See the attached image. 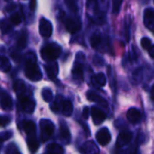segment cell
<instances>
[{"label": "cell", "mask_w": 154, "mask_h": 154, "mask_svg": "<svg viewBox=\"0 0 154 154\" xmlns=\"http://www.w3.org/2000/svg\"><path fill=\"white\" fill-rule=\"evenodd\" d=\"M24 73L32 81H39L42 78V73L37 64V57L33 51H29L25 55Z\"/></svg>", "instance_id": "obj_1"}, {"label": "cell", "mask_w": 154, "mask_h": 154, "mask_svg": "<svg viewBox=\"0 0 154 154\" xmlns=\"http://www.w3.org/2000/svg\"><path fill=\"white\" fill-rule=\"evenodd\" d=\"M61 51V47L58 43H47L43 45L41 49V57L43 60L51 62L60 56Z\"/></svg>", "instance_id": "obj_2"}, {"label": "cell", "mask_w": 154, "mask_h": 154, "mask_svg": "<svg viewBox=\"0 0 154 154\" xmlns=\"http://www.w3.org/2000/svg\"><path fill=\"white\" fill-rule=\"evenodd\" d=\"M85 60H86V56L83 52L79 51L77 53L76 55V60H75V62H74V66H73V69H72V71H71V74H72V78H73V80L79 84L83 81V74H84V70H83V68H84V62H85Z\"/></svg>", "instance_id": "obj_3"}, {"label": "cell", "mask_w": 154, "mask_h": 154, "mask_svg": "<svg viewBox=\"0 0 154 154\" xmlns=\"http://www.w3.org/2000/svg\"><path fill=\"white\" fill-rule=\"evenodd\" d=\"M41 126V137L42 142H46L54 132V125L52 122L47 119H42L40 122Z\"/></svg>", "instance_id": "obj_4"}, {"label": "cell", "mask_w": 154, "mask_h": 154, "mask_svg": "<svg viewBox=\"0 0 154 154\" xmlns=\"http://www.w3.org/2000/svg\"><path fill=\"white\" fill-rule=\"evenodd\" d=\"M65 26L69 32L70 33H76L80 31L82 23L80 19L78 16H69L65 21Z\"/></svg>", "instance_id": "obj_5"}, {"label": "cell", "mask_w": 154, "mask_h": 154, "mask_svg": "<svg viewBox=\"0 0 154 154\" xmlns=\"http://www.w3.org/2000/svg\"><path fill=\"white\" fill-rule=\"evenodd\" d=\"M87 7L89 13L93 14L92 15L95 16V18H97V20L98 21V23H104V19H103V14L99 9V4H98V0H87Z\"/></svg>", "instance_id": "obj_6"}, {"label": "cell", "mask_w": 154, "mask_h": 154, "mask_svg": "<svg viewBox=\"0 0 154 154\" xmlns=\"http://www.w3.org/2000/svg\"><path fill=\"white\" fill-rule=\"evenodd\" d=\"M52 31H53V27L51 23L46 18H42L39 23V32L41 36L44 38H49L51 36Z\"/></svg>", "instance_id": "obj_7"}, {"label": "cell", "mask_w": 154, "mask_h": 154, "mask_svg": "<svg viewBox=\"0 0 154 154\" xmlns=\"http://www.w3.org/2000/svg\"><path fill=\"white\" fill-rule=\"evenodd\" d=\"M18 99H19V103L21 105L22 109L25 113L32 114L34 111L35 103H34V101L31 97H27L25 95H22V96L18 97Z\"/></svg>", "instance_id": "obj_8"}, {"label": "cell", "mask_w": 154, "mask_h": 154, "mask_svg": "<svg viewBox=\"0 0 154 154\" xmlns=\"http://www.w3.org/2000/svg\"><path fill=\"white\" fill-rule=\"evenodd\" d=\"M96 139L97 141V143L102 145V146H106L107 145L110 141H111V134L109 132V130L107 128H102L100 129L97 135H96Z\"/></svg>", "instance_id": "obj_9"}, {"label": "cell", "mask_w": 154, "mask_h": 154, "mask_svg": "<svg viewBox=\"0 0 154 154\" xmlns=\"http://www.w3.org/2000/svg\"><path fill=\"white\" fill-rule=\"evenodd\" d=\"M143 23L144 25L154 33V9L146 8L143 13Z\"/></svg>", "instance_id": "obj_10"}, {"label": "cell", "mask_w": 154, "mask_h": 154, "mask_svg": "<svg viewBox=\"0 0 154 154\" xmlns=\"http://www.w3.org/2000/svg\"><path fill=\"white\" fill-rule=\"evenodd\" d=\"M90 113H91V116H92L93 122H94V124L96 125H98L102 124L106 120V114L102 110H100L99 108H97L96 106H93L91 108V112Z\"/></svg>", "instance_id": "obj_11"}, {"label": "cell", "mask_w": 154, "mask_h": 154, "mask_svg": "<svg viewBox=\"0 0 154 154\" xmlns=\"http://www.w3.org/2000/svg\"><path fill=\"white\" fill-rule=\"evenodd\" d=\"M46 74L50 79H55L59 73V66L55 61H51L44 66Z\"/></svg>", "instance_id": "obj_12"}, {"label": "cell", "mask_w": 154, "mask_h": 154, "mask_svg": "<svg viewBox=\"0 0 154 154\" xmlns=\"http://www.w3.org/2000/svg\"><path fill=\"white\" fill-rule=\"evenodd\" d=\"M89 42H90L92 48L97 49V50L100 49L103 46V44H104V40H103V36H102L101 32H94L90 36Z\"/></svg>", "instance_id": "obj_13"}, {"label": "cell", "mask_w": 154, "mask_h": 154, "mask_svg": "<svg viewBox=\"0 0 154 154\" xmlns=\"http://www.w3.org/2000/svg\"><path fill=\"white\" fill-rule=\"evenodd\" d=\"M132 138H133V134L131 132H127V131L122 132L117 137L116 146L118 148H120V147H123V146L128 144L131 142Z\"/></svg>", "instance_id": "obj_14"}, {"label": "cell", "mask_w": 154, "mask_h": 154, "mask_svg": "<svg viewBox=\"0 0 154 154\" xmlns=\"http://www.w3.org/2000/svg\"><path fill=\"white\" fill-rule=\"evenodd\" d=\"M126 117L131 124H137L141 121V113L138 109L133 107L127 111Z\"/></svg>", "instance_id": "obj_15"}, {"label": "cell", "mask_w": 154, "mask_h": 154, "mask_svg": "<svg viewBox=\"0 0 154 154\" xmlns=\"http://www.w3.org/2000/svg\"><path fill=\"white\" fill-rule=\"evenodd\" d=\"M1 107L3 110H10L13 107L12 97L4 91H2L1 94Z\"/></svg>", "instance_id": "obj_16"}, {"label": "cell", "mask_w": 154, "mask_h": 154, "mask_svg": "<svg viewBox=\"0 0 154 154\" xmlns=\"http://www.w3.org/2000/svg\"><path fill=\"white\" fill-rule=\"evenodd\" d=\"M80 152L82 154H97L98 149L94 143L88 142L81 147Z\"/></svg>", "instance_id": "obj_17"}, {"label": "cell", "mask_w": 154, "mask_h": 154, "mask_svg": "<svg viewBox=\"0 0 154 154\" xmlns=\"http://www.w3.org/2000/svg\"><path fill=\"white\" fill-rule=\"evenodd\" d=\"M87 97L89 101L91 102H94V103H97V104H99V105H102L104 106H107V102L105 98H103L102 97L98 96L97 94L94 93V92H88L87 93Z\"/></svg>", "instance_id": "obj_18"}, {"label": "cell", "mask_w": 154, "mask_h": 154, "mask_svg": "<svg viewBox=\"0 0 154 154\" xmlns=\"http://www.w3.org/2000/svg\"><path fill=\"white\" fill-rule=\"evenodd\" d=\"M27 145H28V148H29L31 153L33 154L38 151L39 146H40V143H39L38 139L36 138V136L32 135L27 140Z\"/></svg>", "instance_id": "obj_19"}, {"label": "cell", "mask_w": 154, "mask_h": 154, "mask_svg": "<svg viewBox=\"0 0 154 154\" xmlns=\"http://www.w3.org/2000/svg\"><path fill=\"white\" fill-rule=\"evenodd\" d=\"M14 89L15 91V93L17 94V96H22L25 94L26 91V86L24 84V82L21 79H17L15 80V82L14 83Z\"/></svg>", "instance_id": "obj_20"}, {"label": "cell", "mask_w": 154, "mask_h": 154, "mask_svg": "<svg viewBox=\"0 0 154 154\" xmlns=\"http://www.w3.org/2000/svg\"><path fill=\"white\" fill-rule=\"evenodd\" d=\"M23 130L26 133V134L32 136L34 135L35 131H36V125L32 121H25L23 123Z\"/></svg>", "instance_id": "obj_21"}, {"label": "cell", "mask_w": 154, "mask_h": 154, "mask_svg": "<svg viewBox=\"0 0 154 154\" xmlns=\"http://www.w3.org/2000/svg\"><path fill=\"white\" fill-rule=\"evenodd\" d=\"M60 134L61 138L64 140V142H66L67 143H69V140H70V133H69V130L67 127L66 124H63V123L60 124Z\"/></svg>", "instance_id": "obj_22"}, {"label": "cell", "mask_w": 154, "mask_h": 154, "mask_svg": "<svg viewBox=\"0 0 154 154\" xmlns=\"http://www.w3.org/2000/svg\"><path fill=\"white\" fill-rule=\"evenodd\" d=\"M27 40H28V37H27V33L26 32H22L20 33V35L18 36L17 38V41H16V45H17V48L19 49H24L27 45Z\"/></svg>", "instance_id": "obj_23"}, {"label": "cell", "mask_w": 154, "mask_h": 154, "mask_svg": "<svg viewBox=\"0 0 154 154\" xmlns=\"http://www.w3.org/2000/svg\"><path fill=\"white\" fill-rule=\"evenodd\" d=\"M61 110L62 113L65 116H70L73 111V106L72 104L69 100H63L62 106H61Z\"/></svg>", "instance_id": "obj_24"}, {"label": "cell", "mask_w": 154, "mask_h": 154, "mask_svg": "<svg viewBox=\"0 0 154 154\" xmlns=\"http://www.w3.org/2000/svg\"><path fill=\"white\" fill-rule=\"evenodd\" d=\"M92 80L95 84L98 85L99 87H104L106 85V78L103 73H97L93 78Z\"/></svg>", "instance_id": "obj_25"}, {"label": "cell", "mask_w": 154, "mask_h": 154, "mask_svg": "<svg viewBox=\"0 0 154 154\" xmlns=\"http://www.w3.org/2000/svg\"><path fill=\"white\" fill-rule=\"evenodd\" d=\"M131 25H132L131 18L126 17L125 20V24H124V32H125V35L127 42H129L131 39Z\"/></svg>", "instance_id": "obj_26"}, {"label": "cell", "mask_w": 154, "mask_h": 154, "mask_svg": "<svg viewBox=\"0 0 154 154\" xmlns=\"http://www.w3.org/2000/svg\"><path fill=\"white\" fill-rule=\"evenodd\" d=\"M0 67H1V70L3 72H8L11 69V63L9 61V60L5 57V56H1L0 57Z\"/></svg>", "instance_id": "obj_27"}, {"label": "cell", "mask_w": 154, "mask_h": 154, "mask_svg": "<svg viewBox=\"0 0 154 154\" xmlns=\"http://www.w3.org/2000/svg\"><path fill=\"white\" fill-rule=\"evenodd\" d=\"M47 154H63V149L61 148V146L56 143H52L48 146Z\"/></svg>", "instance_id": "obj_28"}, {"label": "cell", "mask_w": 154, "mask_h": 154, "mask_svg": "<svg viewBox=\"0 0 154 154\" xmlns=\"http://www.w3.org/2000/svg\"><path fill=\"white\" fill-rule=\"evenodd\" d=\"M1 31L3 34L8 33L12 31V23L11 22H6L5 19L1 21Z\"/></svg>", "instance_id": "obj_29"}, {"label": "cell", "mask_w": 154, "mask_h": 154, "mask_svg": "<svg viewBox=\"0 0 154 154\" xmlns=\"http://www.w3.org/2000/svg\"><path fill=\"white\" fill-rule=\"evenodd\" d=\"M65 5H67V7L74 13H77L79 11V7H78V4L76 2V0H64Z\"/></svg>", "instance_id": "obj_30"}, {"label": "cell", "mask_w": 154, "mask_h": 154, "mask_svg": "<svg viewBox=\"0 0 154 154\" xmlns=\"http://www.w3.org/2000/svg\"><path fill=\"white\" fill-rule=\"evenodd\" d=\"M124 0H112L113 3V7H112V12L114 14H118L121 9V5L123 4Z\"/></svg>", "instance_id": "obj_31"}, {"label": "cell", "mask_w": 154, "mask_h": 154, "mask_svg": "<svg viewBox=\"0 0 154 154\" xmlns=\"http://www.w3.org/2000/svg\"><path fill=\"white\" fill-rule=\"evenodd\" d=\"M42 98L46 101V102H50L51 101L52 99V92L50 88H43L42 91Z\"/></svg>", "instance_id": "obj_32"}, {"label": "cell", "mask_w": 154, "mask_h": 154, "mask_svg": "<svg viewBox=\"0 0 154 154\" xmlns=\"http://www.w3.org/2000/svg\"><path fill=\"white\" fill-rule=\"evenodd\" d=\"M143 68H139L137 69L134 74H133V78H134V80H135L137 83L140 82L143 79Z\"/></svg>", "instance_id": "obj_33"}, {"label": "cell", "mask_w": 154, "mask_h": 154, "mask_svg": "<svg viewBox=\"0 0 154 154\" xmlns=\"http://www.w3.org/2000/svg\"><path fill=\"white\" fill-rule=\"evenodd\" d=\"M10 22L12 23V24L14 25H18L20 24V23L22 22V17L20 15L19 13H14L10 16Z\"/></svg>", "instance_id": "obj_34"}, {"label": "cell", "mask_w": 154, "mask_h": 154, "mask_svg": "<svg viewBox=\"0 0 154 154\" xmlns=\"http://www.w3.org/2000/svg\"><path fill=\"white\" fill-rule=\"evenodd\" d=\"M138 55H139L138 48H136L135 46H133L132 51L129 53V59H130V60L131 61H136L138 60Z\"/></svg>", "instance_id": "obj_35"}, {"label": "cell", "mask_w": 154, "mask_h": 154, "mask_svg": "<svg viewBox=\"0 0 154 154\" xmlns=\"http://www.w3.org/2000/svg\"><path fill=\"white\" fill-rule=\"evenodd\" d=\"M141 43H142V47L145 50H150V48L152 46V41L148 38V37H143L141 41Z\"/></svg>", "instance_id": "obj_36"}, {"label": "cell", "mask_w": 154, "mask_h": 154, "mask_svg": "<svg viewBox=\"0 0 154 154\" xmlns=\"http://www.w3.org/2000/svg\"><path fill=\"white\" fill-rule=\"evenodd\" d=\"M93 62L97 66V67H100V66H103L104 63H105V60L102 57L98 56V55H95L94 58H93Z\"/></svg>", "instance_id": "obj_37"}, {"label": "cell", "mask_w": 154, "mask_h": 154, "mask_svg": "<svg viewBox=\"0 0 154 154\" xmlns=\"http://www.w3.org/2000/svg\"><path fill=\"white\" fill-rule=\"evenodd\" d=\"M5 154H18V150H17L16 146L13 143L8 145Z\"/></svg>", "instance_id": "obj_38"}, {"label": "cell", "mask_w": 154, "mask_h": 154, "mask_svg": "<svg viewBox=\"0 0 154 154\" xmlns=\"http://www.w3.org/2000/svg\"><path fill=\"white\" fill-rule=\"evenodd\" d=\"M12 137V133L11 132H5L1 134V140L2 142H5V140H8L9 138Z\"/></svg>", "instance_id": "obj_39"}, {"label": "cell", "mask_w": 154, "mask_h": 154, "mask_svg": "<svg viewBox=\"0 0 154 154\" xmlns=\"http://www.w3.org/2000/svg\"><path fill=\"white\" fill-rule=\"evenodd\" d=\"M10 123V118L9 117H7V116H1V125L4 127V126H5L7 124H9Z\"/></svg>", "instance_id": "obj_40"}, {"label": "cell", "mask_w": 154, "mask_h": 154, "mask_svg": "<svg viewBox=\"0 0 154 154\" xmlns=\"http://www.w3.org/2000/svg\"><path fill=\"white\" fill-rule=\"evenodd\" d=\"M15 8H16V5H15L14 3H12V4H10V5H6L5 10H6L7 12H12V11H14Z\"/></svg>", "instance_id": "obj_41"}, {"label": "cell", "mask_w": 154, "mask_h": 154, "mask_svg": "<svg viewBox=\"0 0 154 154\" xmlns=\"http://www.w3.org/2000/svg\"><path fill=\"white\" fill-rule=\"evenodd\" d=\"M82 116H83V118L84 119H88V116H89V108L88 107H87V106L84 107Z\"/></svg>", "instance_id": "obj_42"}, {"label": "cell", "mask_w": 154, "mask_h": 154, "mask_svg": "<svg viewBox=\"0 0 154 154\" xmlns=\"http://www.w3.org/2000/svg\"><path fill=\"white\" fill-rule=\"evenodd\" d=\"M148 51H149V55H150L152 58H153L154 59V45H152V46L150 48V50H149Z\"/></svg>", "instance_id": "obj_43"}, {"label": "cell", "mask_w": 154, "mask_h": 154, "mask_svg": "<svg viewBox=\"0 0 154 154\" xmlns=\"http://www.w3.org/2000/svg\"><path fill=\"white\" fill-rule=\"evenodd\" d=\"M151 97H152V99L154 101V85L153 87L152 88V93H151Z\"/></svg>", "instance_id": "obj_44"}, {"label": "cell", "mask_w": 154, "mask_h": 154, "mask_svg": "<svg viewBox=\"0 0 154 154\" xmlns=\"http://www.w3.org/2000/svg\"><path fill=\"white\" fill-rule=\"evenodd\" d=\"M5 1H11V0H5Z\"/></svg>", "instance_id": "obj_45"}]
</instances>
